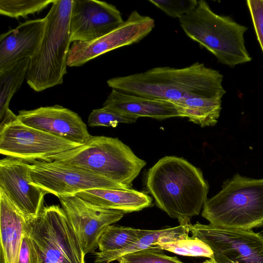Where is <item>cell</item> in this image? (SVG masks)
<instances>
[{
	"label": "cell",
	"instance_id": "cell-1",
	"mask_svg": "<svg viewBox=\"0 0 263 263\" xmlns=\"http://www.w3.org/2000/svg\"><path fill=\"white\" fill-rule=\"evenodd\" d=\"M219 71L196 62L182 68L157 67L111 78L108 86L124 93L177 102L193 97L222 99L226 93Z\"/></svg>",
	"mask_w": 263,
	"mask_h": 263
},
{
	"label": "cell",
	"instance_id": "cell-2",
	"mask_svg": "<svg viewBox=\"0 0 263 263\" xmlns=\"http://www.w3.org/2000/svg\"><path fill=\"white\" fill-rule=\"evenodd\" d=\"M146 184L157 206L179 225L190 223L208 199L209 186L201 171L176 156L162 158L149 168Z\"/></svg>",
	"mask_w": 263,
	"mask_h": 263
},
{
	"label": "cell",
	"instance_id": "cell-3",
	"mask_svg": "<svg viewBox=\"0 0 263 263\" xmlns=\"http://www.w3.org/2000/svg\"><path fill=\"white\" fill-rule=\"evenodd\" d=\"M72 0H54L45 17L44 33L36 53L30 59L26 80L39 92L61 84L67 73L71 42L70 18Z\"/></svg>",
	"mask_w": 263,
	"mask_h": 263
},
{
	"label": "cell",
	"instance_id": "cell-4",
	"mask_svg": "<svg viewBox=\"0 0 263 263\" xmlns=\"http://www.w3.org/2000/svg\"><path fill=\"white\" fill-rule=\"evenodd\" d=\"M178 19L185 34L221 63L234 67L251 61L245 45L247 27L228 16L216 14L205 1H198L195 10Z\"/></svg>",
	"mask_w": 263,
	"mask_h": 263
},
{
	"label": "cell",
	"instance_id": "cell-5",
	"mask_svg": "<svg viewBox=\"0 0 263 263\" xmlns=\"http://www.w3.org/2000/svg\"><path fill=\"white\" fill-rule=\"evenodd\" d=\"M216 226L252 230L263 226V179L235 174L216 195L207 199L201 213Z\"/></svg>",
	"mask_w": 263,
	"mask_h": 263
},
{
	"label": "cell",
	"instance_id": "cell-6",
	"mask_svg": "<svg viewBox=\"0 0 263 263\" xmlns=\"http://www.w3.org/2000/svg\"><path fill=\"white\" fill-rule=\"evenodd\" d=\"M55 161L88 170L132 187L146 162L118 138L93 136L85 143L54 156Z\"/></svg>",
	"mask_w": 263,
	"mask_h": 263
},
{
	"label": "cell",
	"instance_id": "cell-7",
	"mask_svg": "<svg viewBox=\"0 0 263 263\" xmlns=\"http://www.w3.org/2000/svg\"><path fill=\"white\" fill-rule=\"evenodd\" d=\"M25 230L41 263H85L78 237L59 205L44 206L37 216L26 219Z\"/></svg>",
	"mask_w": 263,
	"mask_h": 263
},
{
	"label": "cell",
	"instance_id": "cell-8",
	"mask_svg": "<svg viewBox=\"0 0 263 263\" xmlns=\"http://www.w3.org/2000/svg\"><path fill=\"white\" fill-rule=\"evenodd\" d=\"M80 144L26 125L17 116L0 123V153L29 163L52 158Z\"/></svg>",
	"mask_w": 263,
	"mask_h": 263
},
{
	"label": "cell",
	"instance_id": "cell-9",
	"mask_svg": "<svg viewBox=\"0 0 263 263\" xmlns=\"http://www.w3.org/2000/svg\"><path fill=\"white\" fill-rule=\"evenodd\" d=\"M189 230L210 247L218 263H263V235L252 230L197 222Z\"/></svg>",
	"mask_w": 263,
	"mask_h": 263
},
{
	"label": "cell",
	"instance_id": "cell-10",
	"mask_svg": "<svg viewBox=\"0 0 263 263\" xmlns=\"http://www.w3.org/2000/svg\"><path fill=\"white\" fill-rule=\"evenodd\" d=\"M32 182L58 198L96 189L129 190L130 187L88 170L55 161L29 163Z\"/></svg>",
	"mask_w": 263,
	"mask_h": 263
},
{
	"label": "cell",
	"instance_id": "cell-11",
	"mask_svg": "<svg viewBox=\"0 0 263 263\" xmlns=\"http://www.w3.org/2000/svg\"><path fill=\"white\" fill-rule=\"evenodd\" d=\"M155 27V21L133 11L118 28L95 40L75 42L70 47L67 66L78 67L100 55L139 42Z\"/></svg>",
	"mask_w": 263,
	"mask_h": 263
},
{
	"label": "cell",
	"instance_id": "cell-12",
	"mask_svg": "<svg viewBox=\"0 0 263 263\" xmlns=\"http://www.w3.org/2000/svg\"><path fill=\"white\" fill-rule=\"evenodd\" d=\"M59 199L85 255L95 253L99 239L106 227L120 220L126 214L95 205L77 195L61 196Z\"/></svg>",
	"mask_w": 263,
	"mask_h": 263
},
{
	"label": "cell",
	"instance_id": "cell-13",
	"mask_svg": "<svg viewBox=\"0 0 263 263\" xmlns=\"http://www.w3.org/2000/svg\"><path fill=\"white\" fill-rule=\"evenodd\" d=\"M0 190L3 191L26 219L37 216L47 193L32 182L29 163L7 156L0 160Z\"/></svg>",
	"mask_w": 263,
	"mask_h": 263
},
{
	"label": "cell",
	"instance_id": "cell-14",
	"mask_svg": "<svg viewBox=\"0 0 263 263\" xmlns=\"http://www.w3.org/2000/svg\"><path fill=\"white\" fill-rule=\"evenodd\" d=\"M124 21L113 5L97 0H72L70 18L71 42H88L120 26Z\"/></svg>",
	"mask_w": 263,
	"mask_h": 263
},
{
	"label": "cell",
	"instance_id": "cell-15",
	"mask_svg": "<svg viewBox=\"0 0 263 263\" xmlns=\"http://www.w3.org/2000/svg\"><path fill=\"white\" fill-rule=\"evenodd\" d=\"M17 116L27 126L80 145L92 137L77 113L59 105L21 110Z\"/></svg>",
	"mask_w": 263,
	"mask_h": 263
},
{
	"label": "cell",
	"instance_id": "cell-16",
	"mask_svg": "<svg viewBox=\"0 0 263 263\" xmlns=\"http://www.w3.org/2000/svg\"><path fill=\"white\" fill-rule=\"evenodd\" d=\"M45 17L27 21L0 36V72L37 52L45 31Z\"/></svg>",
	"mask_w": 263,
	"mask_h": 263
},
{
	"label": "cell",
	"instance_id": "cell-17",
	"mask_svg": "<svg viewBox=\"0 0 263 263\" xmlns=\"http://www.w3.org/2000/svg\"><path fill=\"white\" fill-rule=\"evenodd\" d=\"M103 107L138 118L158 120L182 118L180 107L171 101L128 94L115 89H112Z\"/></svg>",
	"mask_w": 263,
	"mask_h": 263
},
{
	"label": "cell",
	"instance_id": "cell-18",
	"mask_svg": "<svg viewBox=\"0 0 263 263\" xmlns=\"http://www.w3.org/2000/svg\"><path fill=\"white\" fill-rule=\"evenodd\" d=\"M26 218L0 190V263H18Z\"/></svg>",
	"mask_w": 263,
	"mask_h": 263
},
{
	"label": "cell",
	"instance_id": "cell-19",
	"mask_svg": "<svg viewBox=\"0 0 263 263\" xmlns=\"http://www.w3.org/2000/svg\"><path fill=\"white\" fill-rule=\"evenodd\" d=\"M75 195L95 205L121 211L126 214L141 211L152 204L150 196L133 189L129 190L96 189Z\"/></svg>",
	"mask_w": 263,
	"mask_h": 263
},
{
	"label": "cell",
	"instance_id": "cell-20",
	"mask_svg": "<svg viewBox=\"0 0 263 263\" xmlns=\"http://www.w3.org/2000/svg\"><path fill=\"white\" fill-rule=\"evenodd\" d=\"M189 224L160 230H147L142 237L124 249L107 252H95L93 263H110L127 254L151 248L156 243L187 238L190 232Z\"/></svg>",
	"mask_w": 263,
	"mask_h": 263
},
{
	"label": "cell",
	"instance_id": "cell-21",
	"mask_svg": "<svg viewBox=\"0 0 263 263\" xmlns=\"http://www.w3.org/2000/svg\"><path fill=\"white\" fill-rule=\"evenodd\" d=\"M173 103L181 108L182 118H187L202 127L216 125L221 110V99L219 98L193 97Z\"/></svg>",
	"mask_w": 263,
	"mask_h": 263
},
{
	"label": "cell",
	"instance_id": "cell-22",
	"mask_svg": "<svg viewBox=\"0 0 263 263\" xmlns=\"http://www.w3.org/2000/svg\"><path fill=\"white\" fill-rule=\"evenodd\" d=\"M29 60L21 59L0 72V121L13 112L9 108V102L26 79Z\"/></svg>",
	"mask_w": 263,
	"mask_h": 263
},
{
	"label": "cell",
	"instance_id": "cell-23",
	"mask_svg": "<svg viewBox=\"0 0 263 263\" xmlns=\"http://www.w3.org/2000/svg\"><path fill=\"white\" fill-rule=\"evenodd\" d=\"M147 231L109 225L106 227L99 239V252H107L124 249L142 237Z\"/></svg>",
	"mask_w": 263,
	"mask_h": 263
},
{
	"label": "cell",
	"instance_id": "cell-24",
	"mask_svg": "<svg viewBox=\"0 0 263 263\" xmlns=\"http://www.w3.org/2000/svg\"><path fill=\"white\" fill-rule=\"evenodd\" d=\"M152 247L180 255L214 259L213 253L210 247L203 241L192 237L176 241L156 243Z\"/></svg>",
	"mask_w": 263,
	"mask_h": 263
},
{
	"label": "cell",
	"instance_id": "cell-25",
	"mask_svg": "<svg viewBox=\"0 0 263 263\" xmlns=\"http://www.w3.org/2000/svg\"><path fill=\"white\" fill-rule=\"evenodd\" d=\"M54 0H0V13L18 18L34 14L46 8Z\"/></svg>",
	"mask_w": 263,
	"mask_h": 263
},
{
	"label": "cell",
	"instance_id": "cell-26",
	"mask_svg": "<svg viewBox=\"0 0 263 263\" xmlns=\"http://www.w3.org/2000/svg\"><path fill=\"white\" fill-rule=\"evenodd\" d=\"M138 117L118 112L102 107L92 110L90 114L88 124L90 127L107 126L116 127L119 123H132Z\"/></svg>",
	"mask_w": 263,
	"mask_h": 263
},
{
	"label": "cell",
	"instance_id": "cell-27",
	"mask_svg": "<svg viewBox=\"0 0 263 263\" xmlns=\"http://www.w3.org/2000/svg\"><path fill=\"white\" fill-rule=\"evenodd\" d=\"M163 250L152 247L124 255L119 263H184L176 256L166 255Z\"/></svg>",
	"mask_w": 263,
	"mask_h": 263
},
{
	"label": "cell",
	"instance_id": "cell-28",
	"mask_svg": "<svg viewBox=\"0 0 263 263\" xmlns=\"http://www.w3.org/2000/svg\"><path fill=\"white\" fill-rule=\"evenodd\" d=\"M167 15L180 18L196 9L198 1L196 0H148Z\"/></svg>",
	"mask_w": 263,
	"mask_h": 263
},
{
	"label": "cell",
	"instance_id": "cell-29",
	"mask_svg": "<svg viewBox=\"0 0 263 263\" xmlns=\"http://www.w3.org/2000/svg\"><path fill=\"white\" fill-rule=\"evenodd\" d=\"M247 4L257 40L263 52V0H248Z\"/></svg>",
	"mask_w": 263,
	"mask_h": 263
},
{
	"label": "cell",
	"instance_id": "cell-30",
	"mask_svg": "<svg viewBox=\"0 0 263 263\" xmlns=\"http://www.w3.org/2000/svg\"><path fill=\"white\" fill-rule=\"evenodd\" d=\"M18 263H41L39 253L26 230L23 236Z\"/></svg>",
	"mask_w": 263,
	"mask_h": 263
},
{
	"label": "cell",
	"instance_id": "cell-31",
	"mask_svg": "<svg viewBox=\"0 0 263 263\" xmlns=\"http://www.w3.org/2000/svg\"><path fill=\"white\" fill-rule=\"evenodd\" d=\"M202 263H218L214 259L209 258Z\"/></svg>",
	"mask_w": 263,
	"mask_h": 263
},
{
	"label": "cell",
	"instance_id": "cell-32",
	"mask_svg": "<svg viewBox=\"0 0 263 263\" xmlns=\"http://www.w3.org/2000/svg\"><path fill=\"white\" fill-rule=\"evenodd\" d=\"M261 233H262V235H263V226H262V232H261Z\"/></svg>",
	"mask_w": 263,
	"mask_h": 263
}]
</instances>
